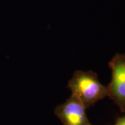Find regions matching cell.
<instances>
[{
  "label": "cell",
  "instance_id": "cell-4",
  "mask_svg": "<svg viewBox=\"0 0 125 125\" xmlns=\"http://www.w3.org/2000/svg\"><path fill=\"white\" fill-rule=\"evenodd\" d=\"M115 125H125V117L119 118L116 120Z\"/></svg>",
  "mask_w": 125,
  "mask_h": 125
},
{
  "label": "cell",
  "instance_id": "cell-3",
  "mask_svg": "<svg viewBox=\"0 0 125 125\" xmlns=\"http://www.w3.org/2000/svg\"><path fill=\"white\" fill-rule=\"evenodd\" d=\"M54 114L63 125H92L87 118L85 107L73 94L65 102L56 107Z\"/></svg>",
  "mask_w": 125,
  "mask_h": 125
},
{
  "label": "cell",
  "instance_id": "cell-2",
  "mask_svg": "<svg viewBox=\"0 0 125 125\" xmlns=\"http://www.w3.org/2000/svg\"><path fill=\"white\" fill-rule=\"evenodd\" d=\"M111 81L107 87L108 97L122 112H125V54L116 53L109 62Z\"/></svg>",
  "mask_w": 125,
  "mask_h": 125
},
{
  "label": "cell",
  "instance_id": "cell-1",
  "mask_svg": "<svg viewBox=\"0 0 125 125\" xmlns=\"http://www.w3.org/2000/svg\"><path fill=\"white\" fill-rule=\"evenodd\" d=\"M68 87L86 109L109 95L107 87L101 83L97 74L92 71H76L68 81Z\"/></svg>",
  "mask_w": 125,
  "mask_h": 125
}]
</instances>
